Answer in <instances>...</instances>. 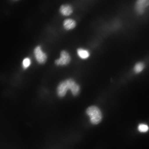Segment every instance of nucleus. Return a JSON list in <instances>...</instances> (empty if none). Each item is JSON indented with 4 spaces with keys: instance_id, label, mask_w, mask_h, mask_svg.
<instances>
[{
    "instance_id": "obj_1",
    "label": "nucleus",
    "mask_w": 149,
    "mask_h": 149,
    "mask_svg": "<svg viewBox=\"0 0 149 149\" xmlns=\"http://www.w3.org/2000/svg\"><path fill=\"white\" fill-rule=\"evenodd\" d=\"M70 90L74 96H77L80 92L79 85L72 79H67L59 84L57 88V93L59 97L63 98Z\"/></svg>"
},
{
    "instance_id": "obj_2",
    "label": "nucleus",
    "mask_w": 149,
    "mask_h": 149,
    "mask_svg": "<svg viewBox=\"0 0 149 149\" xmlns=\"http://www.w3.org/2000/svg\"><path fill=\"white\" fill-rule=\"evenodd\" d=\"M86 112L89 117L91 124L96 125L101 122L102 117V113L97 106H92L88 107Z\"/></svg>"
},
{
    "instance_id": "obj_3",
    "label": "nucleus",
    "mask_w": 149,
    "mask_h": 149,
    "mask_svg": "<svg viewBox=\"0 0 149 149\" xmlns=\"http://www.w3.org/2000/svg\"><path fill=\"white\" fill-rule=\"evenodd\" d=\"M71 59L70 53L66 50H63L61 52L59 58L55 61L54 64L57 66H66L70 64Z\"/></svg>"
},
{
    "instance_id": "obj_4",
    "label": "nucleus",
    "mask_w": 149,
    "mask_h": 149,
    "mask_svg": "<svg viewBox=\"0 0 149 149\" xmlns=\"http://www.w3.org/2000/svg\"><path fill=\"white\" fill-rule=\"evenodd\" d=\"M34 54L37 62L41 64H45L47 61V55L42 51L41 47L38 46L34 50Z\"/></svg>"
},
{
    "instance_id": "obj_5",
    "label": "nucleus",
    "mask_w": 149,
    "mask_h": 149,
    "mask_svg": "<svg viewBox=\"0 0 149 149\" xmlns=\"http://www.w3.org/2000/svg\"><path fill=\"white\" fill-rule=\"evenodd\" d=\"M149 6V0H139L135 3V8L136 12L139 14H142Z\"/></svg>"
},
{
    "instance_id": "obj_6",
    "label": "nucleus",
    "mask_w": 149,
    "mask_h": 149,
    "mask_svg": "<svg viewBox=\"0 0 149 149\" xmlns=\"http://www.w3.org/2000/svg\"><path fill=\"white\" fill-rule=\"evenodd\" d=\"M73 12V7L72 5L69 4L61 5L59 9V12L63 16H69L72 14Z\"/></svg>"
},
{
    "instance_id": "obj_7",
    "label": "nucleus",
    "mask_w": 149,
    "mask_h": 149,
    "mask_svg": "<svg viewBox=\"0 0 149 149\" xmlns=\"http://www.w3.org/2000/svg\"><path fill=\"white\" fill-rule=\"evenodd\" d=\"M76 25L77 22L73 19L67 18L63 22V27L65 30H72L76 27Z\"/></svg>"
},
{
    "instance_id": "obj_8",
    "label": "nucleus",
    "mask_w": 149,
    "mask_h": 149,
    "mask_svg": "<svg viewBox=\"0 0 149 149\" xmlns=\"http://www.w3.org/2000/svg\"><path fill=\"white\" fill-rule=\"evenodd\" d=\"M76 52L78 57L82 60L88 59L91 56L90 52L85 48L81 47L78 48Z\"/></svg>"
},
{
    "instance_id": "obj_9",
    "label": "nucleus",
    "mask_w": 149,
    "mask_h": 149,
    "mask_svg": "<svg viewBox=\"0 0 149 149\" xmlns=\"http://www.w3.org/2000/svg\"><path fill=\"white\" fill-rule=\"evenodd\" d=\"M145 68L144 63L140 62L136 63L134 67V70L135 73H139L142 72Z\"/></svg>"
},
{
    "instance_id": "obj_10",
    "label": "nucleus",
    "mask_w": 149,
    "mask_h": 149,
    "mask_svg": "<svg viewBox=\"0 0 149 149\" xmlns=\"http://www.w3.org/2000/svg\"><path fill=\"white\" fill-rule=\"evenodd\" d=\"M149 130L148 126L146 124H141L138 127V130L140 132L145 133Z\"/></svg>"
},
{
    "instance_id": "obj_11",
    "label": "nucleus",
    "mask_w": 149,
    "mask_h": 149,
    "mask_svg": "<svg viewBox=\"0 0 149 149\" xmlns=\"http://www.w3.org/2000/svg\"><path fill=\"white\" fill-rule=\"evenodd\" d=\"M31 64V61L29 58H26L23 61V66L24 68H26L29 67Z\"/></svg>"
}]
</instances>
